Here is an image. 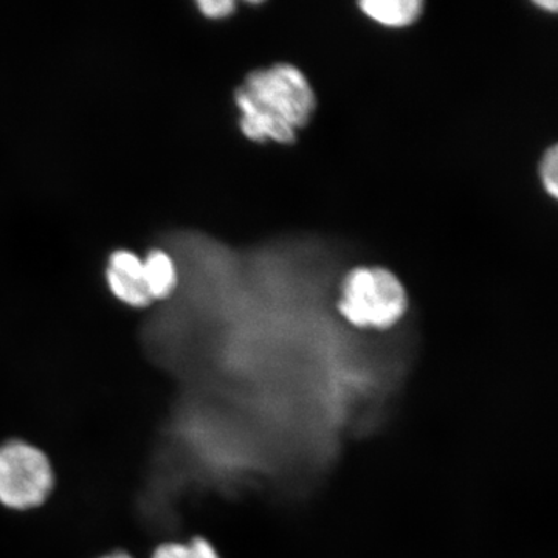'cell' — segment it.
I'll list each match as a JSON object with an SVG mask.
<instances>
[{
  "label": "cell",
  "mask_w": 558,
  "mask_h": 558,
  "mask_svg": "<svg viewBox=\"0 0 558 558\" xmlns=\"http://www.w3.org/2000/svg\"><path fill=\"white\" fill-rule=\"evenodd\" d=\"M424 7L421 0H366L359 3L365 16L391 28L413 25L424 13Z\"/></svg>",
  "instance_id": "obj_5"
},
{
  "label": "cell",
  "mask_w": 558,
  "mask_h": 558,
  "mask_svg": "<svg viewBox=\"0 0 558 558\" xmlns=\"http://www.w3.org/2000/svg\"><path fill=\"white\" fill-rule=\"evenodd\" d=\"M236 105L245 137L292 145L311 123L317 97L299 68L279 62L250 73L236 92Z\"/></svg>",
  "instance_id": "obj_1"
},
{
  "label": "cell",
  "mask_w": 558,
  "mask_h": 558,
  "mask_svg": "<svg viewBox=\"0 0 558 558\" xmlns=\"http://www.w3.org/2000/svg\"><path fill=\"white\" fill-rule=\"evenodd\" d=\"M110 292L121 303L128 304L134 310L148 307L150 301L148 288L145 281V266L143 259L128 250H117L110 256L108 274Z\"/></svg>",
  "instance_id": "obj_4"
},
{
  "label": "cell",
  "mask_w": 558,
  "mask_h": 558,
  "mask_svg": "<svg viewBox=\"0 0 558 558\" xmlns=\"http://www.w3.org/2000/svg\"><path fill=\"white\" fill-rule=\"evenodd\" d=\"M535 5L542 7V9L550 10V13H556L558 9V3L556 0H550V2H535Z\"/></svg>",
  "instance_id": "obj_10"
},
{
  "label": "cell",
  "mask_w": 558,
  "mask_h": 558,
  "mask_svg": "<svg viewBox=\"0 0 558 558\" xmlns=\"http://www.w3.org/2000/svg\"><path fill=\"white\" fill-rule=\"evenodd\" d=\"M101 558H132V557L130 556V554H126V553H113V554H109V556H105Z\"/></svg>",
  "instance_id": "obj_11"
},
{
  "label": "cell",
  "mask_w": 558,
  "mask_h": 558,
  "mask_svg": "<svg viewBox=\"0 0 558 558\" xmlns=\"http://www.w3.org/2000/svg\"><path fill=\"white\" fill-rule=\"evenodd\" d=\"M143 266L150 301L171 299L178 288V267L174 259L165 250L156 248L146 256Z\"/></svg>",
  "instance_id": "obj_6"
},
{
  "label": "cell",
  "mask_w": 558,
  "mask_h": 558,
  "mask_svg": "<svg viewBox=\"0 0 558 558\" xmlns=\"http://www.w3.org/2000/svg\"><path fill=\"white\" fill-rule=\"evenodd\" d=\"M49 458L24 440L0 446V506L16 512L38 509L53 490Z\"/></svg>",
  "instance_id": "obj_3"
},
{
  "label": "cell",
  "mask_w": 558,
  "mask_h": 558,
  "mask_svg": "<svg viewBox=\"0 0 558 558\" xmlns=\"http://www.w3.org/2000/svg\"><path fill=\"white\" fill-rule=\"evenodd\" d=\"M539 179H542L543 186H545L546 193L553 199H557L558 196V149L557 145L550 146L545 150L542 160H539Z\"/></svg>",
  "instance_id": "obj_8"
},
{
  "label": "cell",
  "mask_w": 558,
  "mask_h": 558,
  "mask_svg": "<svg viewBox=\"0 0 558 558\" xmlns=\"http://www.w3.org/2000/svg\"><path fill=\"white\" fill-rule=\"evenodd\" d=\"M150 558H222L208 539L194 537L189 542H170L157 546Z\"/></svg>",
  "instance_id": "obj_7"
},
{
  "label": "cell",
  "mask_w": 558,
  "mask_h": 558,
  "mask_svg": "<svg viewBox=\"0 0 558 558\" xmlns=\"http://www.w3.org/2000/svg\"><path fill=\"white\" fill-rule=\"evenodd\" d=\"M197 7H199L202 14L209 17V20H222V17L233 14L236 3L231 2V0H201V2H197Z\"/></svg>",
  "instance_id": "obj_9"
},
{
  "label": "cell",
  "mask_w": 558,
  "mask_h": 558,
  "mask_svg": "<svg viewBox=\"0 0 558 558\" xmlns=\"http://www.w3.org/2000/svg\"><path fill=\"white\" fill-rule=\"evenodd\" d=\"M341 317L354 328L388 330L409 311L402 281L385 267H355L341 281L337 303Z\"/></svg>",
  "instance_id": "obj_2"
}]
</instances>
